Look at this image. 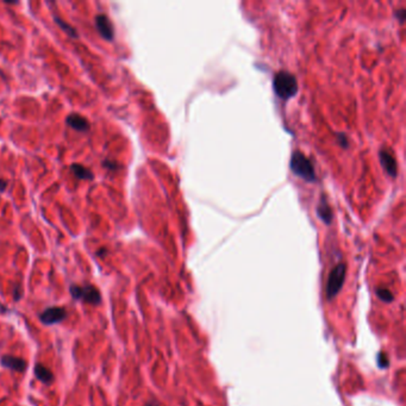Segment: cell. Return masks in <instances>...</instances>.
Returning a JSON list of instances; mask_svg holds the SVG:
<instances>
[{
	"instance_id": "8fae6325",
	"label": "cell",
	"mask_w": 406,
	"mask_h": 406,
	"mask_svg": "<svg viewBox=\"0 0 406 406\" xmlns=\"http://www.w3.org/2000/svg\"><path fill=\"white\" fill-rule=\"evenodd\" d=\"M317 214L318 217L322 219L325 224H330L332 219V213H331V208H330V205L326 202L324 197L321 199L318 206H317Z\"/></svg>"
},
{
	"instance_id": "52a82bcc",
	"label": "cell",
	"mask_w": 406,
	"mask_h": 406,
	"mask_svg": "<svg viewBox=\"0 0 406 406\" xmlns=\"http://www.w3.org/2000/svg\"><path fill=\"white\" fill-rule=\"evenodd\" d=\"M95 27L97 30L99 31V34L102 35L104 38L107 39V41H112L114 32H113L112 23H111L109 17H106L105 14H98V16L95 17Z\"/></svg>"
},
{
	"instance_id": "9a60e30c",
	"label": "cell",
	"mask_w": 406,
	"mask_h": 406,
	"mask_svg": "<svg viewBox=\"0 0 406 406\" xmlns=\"http://www.w3.org/2000/svg\"><path fill=\"white\" fill-rule=\"evenodd\" d=\"M378 365L380 368H386L389 366V359L384 353H380L378 355Z\"/></svg>"
},
{
	"instance_id": "6da1fadb",
	"label": "cell",
	"mask_w": 406,
	"mask_h": 406,
	"mask_svg": "<svg viewBox=\"0 0 406 406\" xmlns=\"http://www.w3.org/2000/svg\"><path fill=\"white\" fill-rule=\"evenodd\" d=\"M273 86H274L276 95L283 100L292 98L298 92V82L296 77L285 70L276 73L274 81H273Z\"/></svg>"
},
{
	"instance_id": "5b68a950",
	"label": "cell",
	"mask_w": 406,
	"mask_h": 406,
	"mask_svg": "<svg viewBox=\"0 0 406 406\" xmlns=\"http://www.w3.org/2000/svg\"><path fill=\"white\" fill-rule=\"evenodd\" d=\"M66 317H67V311L64 310L63 307L53 306L45 308V310L39 315V321L45 325H54L64 321Z\"/></svg>"
},
{
	"instance_id": "d6986e66",
	"label": "cell",
	"mask_w": 406,
	"mask_h": 406,
	"mask_svg": "<svg viewBox=\"0 0 406 406\" xmlns=\"http://www.w3.org/2000/svg\"><path fill=\"white\" fill-rule=\"evenodd\" d=\"M147 406H160V405L155 403V401H149V403H147Z\"/></svg>"
},
{
	"instance_id": "2e32d148",
	"label": "cell",
	"mask_w": 406,
	"mask_h": 406,
	"mask_svg": "<svg viewBox=\"0 0 406 406\" xmlns=\"http://www.w3.org/2000/svg\"><path fill=\"white\" fill-rule=\"evenodd\" d=\"M339 142L341 143V146L344 147V148H347V147H348V139L343 134L339 135Z\"/></svg>"
},
{
	"instance_id": "8992f818",
	"label": "cell",
	"mask_w": 406,
	"mask_h": 406,
	"mask_svg": "<svg viewBox=\"0 0 406 406\" xmlns=\"http://www.w3.org/2000/svg\"><path fill=\"white\" fill-rule=\"evenodd\" d=\"M0 364L4 368L11 369L14 372H25L28 367V362L24 359L12 356V355H3L0 359Z\"/></svg>"
},
{
	"instance_id": "ba28073f",
	"label": "cell",
	"mask_w": 406,
	"mask_h": 406,
	"mask_svg": "<svg viewBox=\"0 0 406 406\" xmlns=\"http://www.w3.org/2000/svg\"><path fill=\"white\" fill-rule=\"evenodd\" d=\"M380 157V163L385 172L391 177H396L397 175V162L396 159H394L393 155L386 150H381L379 154Z\"/></svg>"
},
{
	"instance_id": "7a4b0ae2",
	"label": "cell",
	"mask_w": 406,
	"mask_h": 406,
	"mask_svg": "<svg viewBox=\"0 0 406 406\" xmlns=\"http://www.w3.org/2000/svg\"><path fill=\"white\" fill-rule=\"evenodd\" d=\"M291 170L297 177L304 179L307 182L316 181V173L314 164L303 153L296 152L291 157Z\"/></svg>"
},
{
	"instance_id": "e0dca14e",
	"label": "cell",
	"mask_w": 406,
	"mask_h": 406,
	"mask_svg": "<svg viewBox=\"0 0 406 406\" xmlns=\"http://www.w3.org/2000/svg\"><path fill=\"white\" fill-rule=\"evenodd\" d=\"M20 297H21L20 286H18V287H16V289H14V300L18 301V300L20 299Z\"/></svg>"
},
{
	"instance_id": "ac0fdd59",
	"label": "cell",
	"mask_w": 406,
	"mask_h": 406,
	"mask_svg": "<svg viewBox=\"0 0 406 406\" xmlns=\"http://www.w3.org/2000/svg\"><path fill=\"white\" fill-rule=\"evenodd\" d=\"M7 187V182L3 179H0V192H4Z\"/></svg>"
},
{
	"instance_id": "5bb4252c",
	"label": "cell",
	"mask_w": 406,
	"mask_h": 406,
	"mask_svg": "<svg viewBox=\"0 0 406 406\" xmlns=\"http://www.w3.org/2000/svg\"><path fill=\"white\" fill-rule=\"evenodd\" d=\"M55 21H56L57 24L60 25V27H62V28H63V30H66V31L68 32V34H69V35L71 36V37H77L78 34H77V32H75L74 29L71 28V27H69V25H67L66 23H64V21L61 20V18L55 17Z\"/></svg>"
},
{
	"instance_id": "30bf717a",
	"label": "cell",
	"mask_w": 406,
	"mask_h": 406,
	"mask_svg": "<svg viewBox=\"0 0 406 406\" xmlns=\"http://www.w3.org/2000/svg\"><path fill=\"white\" fill-rule=\"evenodd\" d=\"M35 375L44 385H52L54 383V379H55L54 378L53 372L42 364H37L35 366Z\"/></svg>"
},
{
	"instance_id": "9c48e42d",
	"label": "cell",
	"mask_w": 406,
	"mask_h": 406,
	"mask_svg": "<svg viewBox=\"0 0 406 406\" xmlns=\"http://www.w3.org/2000/svg\"><path fill=\"white\" fill-rule=\"evenodd\" d=\"M67 124L69 125L70 128H73L74 130L80 131V132H85L89 129L88 122L86 121L84 117L80 116V114H77V113H73V114H70V116L67 117Z\"/></svg>"
},
{
	"instance_id": "7c38bea8",
	"label": "cell",
	"mask_w": 406,
	"mask_h": 406,
	"mask_svg": "<svg viewBox=\"0 0 406 406\" xmlns=\"http://www.w3.org/2000/svg\"><path fill=\"white\" fill-rule=\"evenodd\" d=\"M70 168L71 172H73L79 179H84V180H91V179H93V174L91 173V171L87 170V168L84 166H81V164H73Z\"/></svg>"
},
{
	"instance_id": "277c9868",
	"label": "cell",
	"mask_w": 406,
	"mask_h": 406,
	"mask_svg": "<svg viewBox=\"0 0 406 406\" xmlns=\"http://www.w3.org/2000/svg\"><path fill=\"white\" fill-rule=\"evenodd\" d=\"M346 279V265L339 264L330 272L328 283H326V298L332 300L342 289Z\"/></svg>"
},
{
	"instance_id": "3957f363",
	"label": "cell",
	"mask_w": 406,
	"mask_h": 406,
	"mask_svg": "<svg viewBox=\"0 0 406 406\" xmlns=\"http://www.w3.org/2000/svg\"><path fill=\"white\" fill-rule=\"evenodd\" d=\"M69 292L75 300L84 301V303H87L89 305H99L102 303L100 291L95 286L91 285V283H86V285L82 286L73 283L69 287Z\"/></svg>"
},
{
	"instance_id": "4fadbf2b",
	"label": "cell",
	"mask_w": 406,
	"mask_h": 406,
	"mask_svg": "<svg viewBox=\"0 0 406 406\" xmlns=\"http://www.w3.org/2000/svg\"><path fill=\"white\" fill-rule=\"evenodd\" d=\"M376 296H378L383 301H385V303H391V301H393L394 299L392 292L387 289H378L376 290Z\"/></svg>"
}]
</instances>
